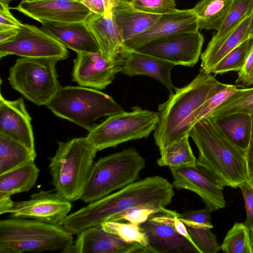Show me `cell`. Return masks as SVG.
Wrapping results in <instances>:
<instances>
[{
    "label": "cell",
    "instance_id": "obj_1",
    "mask_svg": "<svg viewBox=\"0 0 253 253\" xmlns=\"http://www.w3.org/2000/svg\"><path fill=\"white\" fill-rule=\"evenodd\" d=\"M173 188V184L163 177H146L68 214L62 226L73 235H77L135 206L151 207L165 211V207L174 195Z\"/></svg>",
    "mask_w": 253,
    "mask_h": 253
},
{
    "label": "cell",
    "instance_id": "obj_2",
    "mask_svg": "<svg viewBox=\"0 0 253 253\" xmlns=\"http://www.w3.org/2000/svg\"><path fill=\"white\" fill-rule=\"evenodd\" d=\"M229 85L200 69L190 83L175 87L167 100L158 107L159 119L153 135L159 150L189 135L204 104Z\"/></svg>",
    "mask_w": 253,
    "mask_h": 253
},
{
    "label": "cell",
    "instance_id": "obj_3",
    "mask_svg": "<svg viewBox=\"0 0 253 253\" xmlns=\"http://www.w3.org/2000/svg\"><path fill=\"white\" fill-rule=\"evenodd\" d=\"M189 137L198 150L197 165L221 185L236 188L248 181L245 150L224 133L213 118L208 117L196 123Z\"/></svg>",
    "mask_w": 253,
    "mask_h": 253
},
{
    "label": "cell",
    "instance_id": "obj_4",
    "mask_svg": "<svg viewBox=\"0 0 253 253\" xmlns=\"http://www.w3.org/2000/svg\"><path fill=\"white\" fill-rule=\"evenodd\" d=\"M55 155L49 158V171L55 191L66 199H80L98 150L86 137L58 142Z\"/></svg>",
    "mask_w": 253,
    "mask_h": 253
},
{
    "label": "cell",
    "instance_id": "obj_5",
    "mask_svg": "<svg viewBox=\"0 0 253 253\" xmlns=\"http://www.w3.org/2000/svg\"><path fill=\"white\" fill-rule=\"evenodd\" d=\"M73 243V234L63 226L28 218L0 221V253L52 252Z\"/></svg>",
    "mask_w": 253,
    "mask_h": 253
},
{
    "label": "cell",
    "instance_id": "obj_6",
    "mask_svg": "<svg viewBox=\"0 0 253 253\" xmlns=\"http://www.w3.org/2000/svg\"><path fill=\"white\" fill-rule=\"evenodd\" d=\"M46 106L56 116L88 131L97 119L124 111L108 94L81 86H61Z\"/></svg>",
    "mask_w": 253,
    "mask_h": 253
},
{
    "label": "cell",
    "instance_id": "obj_7",
    "mask_svg": "<svg viewBox=\"0 0 253 253\" xmlns=\"http://www.w3.org/2000/svg\"><path fill=\"white\" fill-rule=\"evenodd\" d=\"M145 160L130 147L94 162L81 200L89 203L137 181Z\"/></svg>",
    "mask_w": 253,
    "mask_h": 253
},
{
    "label": "cell",
    "instance_id": "obj_8",
    "mask_svg": "<svg viewBox=\"0 0 253 253\" xmlns=\"http://www.w3.org/2000/svg\"><path fill=\"white\" fill-rule=\"evenodd\" d=\"M158 112L135 106L130 112L123 111L108 116L99 124H94L86 136L98 151L116 147L131 140L147 137L158 122Z\"/></svg>",
    "mask_w": 253,
    "mask_h": 253
},
{
    "label": "cell",
    "instance_id": "obj_9",
    "mask_svg": "<svg viewBox=\"0 0 253 253\" xmlns=\"http://www.w3.org/2000/svg\"><path fill=\"white\" fill-rule=\"evenodd\" d=\"M56 58H18L9 69L11 87L38 106L46 105L61 86L56 70Z\"/></svg>",
    "mask_w": 253,
    "mask_h": 253
},
{
    "label": "cell",
    "instance_id": "obj_10",
    "mask_svg": "<svg viewBox=\"0 0 253 253\" xmlns=\"http://www.w3.org/2000/svg\"><path fill=\"white\" fill-rule=\"evenodd\" d=\"M67 48L41 28L23 24L10 40L0 43V58L15 55L28 58H56L65 60L69 56Z\"/></svg>",
    "mask_w": 253,
    "mask_h": 253
},
{
    "label": "cell",
    "instance_id": "obj_11",
    "mask_svg": "<svg viewBox=\"0 0 253 253\" xmlns=\"http://www.w3.org/2000/svg\"><path fill=\"white\" fill-rule=\"evenodd\" d=\"M204 42L199 30L160 38L132 50L153 56L175 65L193 67L199 61Z\"/></svg>",
    "mask_w": 253,
    "mask_h": 253
},
{
    "label": "cell",
    "instance_id": "obj_12",
    "mask_svg": "<svg viewBox=\"0 0 253 253\" xmlns=\"http://www.w3.org/2000/svg\"><path fill=\"white\" fill-rule=\"evenodd\" d=\"M72 207L71 201L56 191L41 190L28 200L14 202L8 213L10 217L32 219L62 226Z\"/></svg>",
    "mask_w": 253,
    "mask_h": 253
},
{
    "label": "cell",
    "instance_id": "obj_13",
    "mask_svg": "<svg viewBox=\"0 0 253 253\" xmlns=\"http://www.w3.org/2000/svg\"><path fill=\"white\" fill-rule=\"evenodd\" d=\"M169 169L174 187L195 193L211 211L225 207L224 187L203 168L196 165Z\"/></svg>",
    "mask_w": 253,
    "mask_h": 253
},
{
    "label": "cell",
    "instance_id": "obj_14",
    "mask_svg": "<svg viewBox=\"0 0 253 253\" xmlns=\"http://www.w3.org/2000/svg\"><path fill=\"white\" fill-rule=\"evenodd\" d=\"M16 10L41 23L49 21L59 23L85 22L90 10L75 0H22Z\"/></svg>",
    "mask_w": 253,
    "mask_h": 253
},
{
    "label": "cell",
    "instance_id": "obj_15",
    "mask_svg": "<svg viewBox=\"0 0 253 253\" xmlns=\"http://www.w3.org/2000/svg\"><path fill=\"white\" fill-rule=\"evenodd\" d=\"M64 253H155L149 246L127 243L115 238L101 224L89 227L77 235L73 244L61 251Z\"/></svg>",
    "mask_w": 253,
    "mask_h": 253
},
{
    "label": "cell",
    "instance_id": "obj_16",
    "mask_svg": "<svg viewBox=\"0 0 253 253\" xmlns=\"http://www.w3.org/2000/svg\"><path fill=\"white\" fill-rule=\"evenodd\" d=\"M170 210L151 214L140 225L155 253H201L194 244L178 233L169 217Z\"/></svg>",
    "mask_w": 253,
    "mask_h": 253
},
{
    "label": "cell",
    "instance_id": "obj_17",
    "mask_svg": "<svg viewBox=\"0 0 253 253\" xmlns=\"http://www.w3.org/2000/svg\"><path fill=\"white\" fill-rule=\"evenodd\" d=\"M73 63V81L79 86L97 90L104 89L110 84L123 65L106 60L100 52L77 53Z\"/></svg>",
    "mask_w": 253,
    "mask_h": 253
},
{
    "label": "cell",
    "instance_id": "obj_18",
    "mask_svg": "<svg viewBox=\"0 0 253 253\" xmlns=\"http://www.w3.org/2000/svg\"><path fill=\"white\" fill-rule=\"evenodd\" d=\"M199 30L198 18L192 8L179 10L161 15L148 29L125 41L126 49L133 50L148 42L176 33Z\"/></svg>",
    "mask_w": 253,
    "mask_h": 253
},
{
    "label": "cell",
    "instance_id": "obj_19",
    "mask_svg": "<svg viewBox=\"0 0 253 253\" xmlns=\"http://www.w3.org/2000/svg\"><path fill=\"white\" fill-rule=\"evenodd\" d=\"M32 119L23 99H5L0 95V133L21 142L31 151L36 152Z\"/></svg>",
    "mask_w": 253,
    "mask_h": 253
},
{
    "label": "cell",
    "instance_id": "obj_20",
    "mask_svg": "<svg viewBox=\"0 0 253 253\" xmlns=\"http://www.w3.org/2000/svg\"><path fill=\"white\" fill-rule=\"evenodd\" d=\"M85 23L96 39L103 57L109 61L124 63L129 50L125 46L111 14L105 16L91 12Z\"/></svg>",
    "mask_w": 253,
    "mask_h": 253
},
{
    "label": "cell",
    "instance_id": "obj_21",
    "mask_svg": "<svg viewBox=\"0 0 253 253\" xmlns=\"http://www.w3.org/2000/svg\"><path fill=\"white\" fill-rule=\"evenodd\" d=\"M42 24V30L77 53L100 52L96 39L85 22L59 23L46 21Z\"/></svg>",
    "mask_w": 253,
    "mask_h": 253
},
{
    "label": "cell",
    "instance_id": "obj_22",
    "mask_svg": "<svg viewBox=\"0 0 253 253\" xmlns=\"http://www.w3.org/2000/svg\"><path fill=\"white\" fill-rule=\"evenodd\" d=\"M174 64L159 58L129 50L120 73L128 77L144 75L154 78L173 93L175 87L171 78Z\"/></svg>",
    "mask_w": 253,
    "mask_h": 253
},
{
    "label": "cell",
    "instance_id": "obj_23",
    "mask_svg": "<svg viewBox=\"0 0 253 253\" xmlns=\"http://www.w3.org/2000/svg\"><path fill=\"white\" fill-rule=\"evenodd\" d=\"M111 15L124 42L146 30L161 16L138 11L122 0H114Z\"/></svg>",
    "mask_w": 253,
    "mask_h": 253
},
{
    "label": "cell",
    "instance_id": "obj_24",
    "mask_svg": "<svg viewBox=\"0 0 253 253\" xmlns=\"http://www.w3.org/2000/svg\"><path fill=\"white\" fill-rule=\"evenodd\" d=\"M250 21V16L224 40L215 43H208L200 56L201 69L206 73L211 74L217 64L227 54L250 38L249 34Z\"/></svg>",
    "mask_w": 253,
    "mask_h": 253
},
{
    "label": "cell",
    "instance_id": "obj_25",
    "mask_svg": "<svg viewBox=\"0 0 253 253\" xmlns=\"http://www.w3.org/2000/svg\"><path fill=\"white\" fill-rule=\"evenodd\" d=\"M40 171L33 161L0 175V194L11 196L30 191L36 184Z\"/></svg>",
    "mask_w": 253,
    "mask_h": 253
},
{
    "label": "cell",
    "instance_id": "obj_26",
    "mask_svg": "<svg viewBox=\"0 0 253 253\" xmlns=\"http://www.w3.org/2000/svg\"><path fill=\"white\" fill-rule=\"evenodd\" d=\"M36 157V152L31 151L16 140L0 133V175L35 161Z\"/></svg>",
    "mask_w": 253,
    "mask_h": 253
},
{
    "label": "cell",
    "instance_id": "obj_27",
    "mask_svg": "<svg viewBox=\"0 0 253 253\" xmlns=\"http://www.w3.org/2000/svg\"><path fill=\"white\" fill-rule=\"evenodd\" d=\"M233 0H201L192 8L200 30L218 31L223 23Z\"/></svg>",
    "mask_w": 253,
    "mask_h": 253
},
{
    "label": "cell",
    "instance_id": "obj_28",
    "mask_svg": "<svg viewBox=\"0 0 253 253\" xmlns=\"http://www.w3.org/2000/svg\"><path fill=\"white\" fill-rule=\"evenodd\" d=\"M214 119L224 133L246 151L249 146L251 133V114L238 113Z\"/></svg>",
    "mask_w": 253,
    "mask_h": 253
},
{
    "label": "cell",
    "instance_id": "obj_29",
    "mask_svg": "<svg viewBox=\"0 0 253 253\" xmlns=\"http://www.w3.org/2000/svg\"><path fill=\"white\" fill-rule=\"evenodd\" d=\"M189 135H186L180 140L160 151V157L157 160L160 167L170 168L195 166L197 158L191 148Z\"/></svg>",
    "mask_w": 253,
    "mask_h": 253
},
{
    "label": "cell",
    "instance_id": "obj_30",
    "mask_svg": "<svg viewBox=\"0 0 253 253\" xmlns=\"http://www.w3.org/2000/svg\"><path fill=\"white\" fill-rule=\"evenodd\" d=\"M253 0H233L220 29L208 43L213 44L224 40L251 14Z\"/></svg>",
    "mask_w": 253,
    "mask_h": 253
},
{
    "label": "cell",
    "instance_id": "obj_31",
    "mask_svg": "<svg viewBox=\"0 0 253 253\" xmlns=\"http://www.w3.org/2000/svg\"><path fill=\"white\" fill-rule=\"evenodd\" d=\"M253 111V87L237 88L209 117L217 119L238 113L251 114Z\"/></svg>",
    "mask_w": 253,
    "mask_h": 253
},
{
    "label": "cell",
    "instance_id": "obj_32",
    "mask_svg": "<svg viewBox=\"0 0 253 253\" xmlns=\"http://www.w3.org/2000/svg\"><path fill=\"white\" fill-rule=\"evenodd\" d=\"M103 230L117 239L127 243H138L143 247L149 246V239L140 225L131 222L107 220L101 223Z\"/></svg>",
    "mask_w": 253,
    "mask_h": 253
},
{
    "label": "cell",
    "instance_id": "obj_33",
    "mask_svg": "<svg viewBox=\"0 0 253 253\" xmlns=\"http://www.w3.org/2000/svg\"><path fill=\"white\" fill-rule=\"evenodd\" d=\"M220 250L226 253H253L250 230L245 223H235L227 232Z\"/></svg>",
    "mask_w": 253,
    "mask_h": 253
},
{
    "label": "cell",
    "instance_id": "obj_34",
    "mask_svg": "<svg viewBox=\"0 0 253 253\" xmlns=\"http://www.w3.org/2000/svg\"><path fill=\"white\" fill-rule=\"evenodd\" d=\"M253 44L252 38L241 43L217 64L212 73L216 75L230 71H240L246 61Z\"/></svg>",
    "mask_w": 253,
    "mask_h": 253
},
{
    "label": "cell",
    "instance_id": "obj_35",
    "mask_svg": "<svg viewBox=\"0 0 253 253\" xmlns=\"http://www.w3.org/2000/svg\"><path fill=\"white\" fill-rule=\"evenodd\" d=\"M186 226L193 243L201 253H216L220 250L216 236L210 228Z\"/></svg>",
    "mask_w": 253,
    "mask_h": 253
},
{
    "label": "cell",
    "instance_id": "obj_36",
    "mask_svg": "<svg viewBox=\"0 0 253 253\" xmlns=\"http://www.w3.org/2000/svg\"><path fill=\"white\" fill-rule=\"evenodd\" d=\"M135 9L147 13L163 15L175 11V0H131Z\"/></svg>",
    "mask_w": 253,
    "mask_h": 253
},
{
    "label": "cell",
    "instance_id": "obj_37",
    "mask_svg": "<svg viewBox=\"0 0 253 253\" xmlns=\"http://www.w3.org/2000/svg\"><path fill=\"white\" fill-rule=\"evenodd\" d=\"M163 212L164 211L153 208L135 206L113 215L108 220H126L140 225L145 222L151 214Z\"/></svg>",
    "mask_w": 253,
    "mask_h": 253
},
{
    "label": "cell",
    "instance_id": "obj_38",
    "mask_svg": "<svg viewBox=\"0 0 253 253\" xmlns=\"http://www.w3.org/2000/svg\"><path fill=\"white\" fill-rule=\"evenodd\" d=\"M208 208L198 210H189L179 213L178 217L187 226L194 228H212L211 213Z\"/></svg>",
    "mask_w": 253,
    "mask_h": 253
},
{
    "label": "cell",
    "instance_id": "obj_39",
    "mask_svg": "<svg viewBox=\"0 0 253 253\" xmlns=\"http://www.w3.org/2000/svg\"><path fill=\"white\" fill-rule=\"evenodd\" d=\"M237 87L236 85L230 84L229 86L211 97L202 107L196 123L209 117L217 108L235 92L238 88Z\"/></svg>",
    "mask_w": 253,
    "mask_h": 253
},
{
    "label": "cell",
    "instance_id": "obj_40",
    "mask_svg": "<svg viewBox=\"0 0 253 253\" xmlns=\"http://www.w3.org/2000/svg\"><path fill=\"white\" fill-rule=\"evenodd\" d=\"M235 83L237 86L242 87L253 85V44L244 66L238 72Z\"/></svg>",
    "mask_w": 253,
    "mask_h": 253
},
{
    "label": "cell",
    "instance_id": "obj_41",
    "mask_svg": "<svg viewBox=\"0 0 253 253\" xmlns=\"http://www.w3.org/2000/svg\"><path fill=\"white\" fill-rule=\"evenodd\" d=\"M239 188L242 192L247 213L244 223L251 230L253 229V187L247 181L242 183Z\"/></svg>",
    "mask_w": 253,
    "mask_h": 253
},
{
    "label": "cell",
    "instance_id": "obj_42",
    "mask_svg": "<svg viewBox=\"0 0 253 253\" xmlns=\"http://www.w3.org/2000/svg\"><path fill=\"white\" fill-rule=\"evenodd\" d=\"M8 5L0 2V31L19 29L23 23L14 17Z\"/></svg>",
    "mask_w": 253,
    "mask_h": 253
},
{
    "label": "cell",
    "instance_id": "obj_43",
    "mask_svg": "<svg viewBox=\"0 0 253 253\" xmlns=\"http://www.w3.org/2000/svg\"><path fill=\"white\" fill-rule=\"evenodd\" d=\"M252 118V129L249 146L246 150L248 172V182L253 187V111L250 114Z\"/></svg>",
    "mask_w": 253,
    "mask_h": 253
},
{
    "label": "cell",
    "instance_id": "obj_44",
    "mask_svg": "<svg viewBox=\"0 0 253 253\" xmlns=\"http://www.w3.org/2000/svg\"><path fill=\"white\" fill-rule=\"evenodd\" d=\"M80 2L92 13L105 15V7L104 0H81Z\"/></svg>",
    "mask_w": 253,
    "mask_h": 253
},
{
    "label": "cell",
    "instance_id": "obj_45",
    "mask_svg": "<svg viewBox=\"0 0 253 253\" xmlns=\"http://www.w3.org/2000/svg\"><path fill=\"white\" fill-rule=\"evenodd\" d=\"M13 203L10 196L0 194V214L8 213Z\"/></svg>",
    "mask_w": 253,
    "mask_h": 253
},
{
    "label": "cell",
    "instance_id": "obj_46",
    "mask_svg": "<svg viewBox=\"0 0 253 253\" xmlns=\"http://www.w3.org/2000/svg\"><path fill=\"white\" fill-rule=\"evenodd\" d=\"M19 29H8L0 31V43L6 42L18 33Z\"/></svg>",
    "mask_w": 253,
    "mask_h": 253
},
{
    "label": "cell",
    "instance_id": "obj_47",
    "mask_svg": "<svg viewBox=\"0 0 253 253\" xmlns=\"http://www.w3.org/2000/svg\"><path fill=\"white\" fill-rule=\"evenodd\" d=\"M105 7V13L104 16H108L111 14V10L114 0H104Z\"/></svg>",
    "mask_w": 253,
    "mask_h": 253
},
{
    "label": "cell",
    "instance_id": "obj_48",
    "mask_svg": "<svg viewBox=\"0 0 253 253\" xmlns=\"http://www.w3.org/2000/svg\"><path fill=\"white\" fill-rule=\"evenodd\" d=\"M249 34L250 38H253V9L250 15V21L249 27Z\"/></svg>",
    "mask_w": 253,
    "mask_h": 253
},
{
    "label": "cell",
    "instance_id": "obj_49",
    "mask_svg": "<svg viewBox=\"0 0 253 253\" xmlns=\"http://www.w3.org/2000/svg\"><path fill=\"white\" fill-rule=\"evenodd\" d=\"M250 238L253 253V229L250 230Z\"/></svg>",
    "mask_w": 253,
    "mask_h": 253
},
{
    "label": "cell",
    "instance_id": "obj_50",
    "mask_svg": "<svg viewBox=\"0 0 253 253\" xmlns=\"http://www.w3.org/2000/svg\"><path fill=\"white\" fill-rule=\"evenodd\" d=\"M14 0H0V2L6 5H8L9 3Z\"/></svg>",
    "mask_w": 253,
    "mask_h": 253
},
{
    "label": "cell",
    "instance_id": "obj_51",
    "mask_svg": "<svg viewBox=\"0 0 253 253\" xmlns=\"http://www.w3.org/2000/svg\"><path fill=\"white\" fill-rule=\"evenodd\" d=\"M122 0L130 2L131 0Z\"/></svg>",
    "mask_w": 253,
    "mask_h": 253
},
{
    "label": "cell",
    "instance_id": "obj_52",
    "mask_svg": "<svg viewBox=\"0 0 253 253\" xmlns=\"http://www.w3.org/2000/svg\"></svg>",
    "mask_w": 253,
    "mask_h": 253
},
{
    "label": "cell",
    "instance_id": "obj_53",
    "mask_svg": "<svg viewBox=\"0 0 253 253\" xmlns=\"http://www.w3.org/2000/svg\"><path fill=\"white\" fill-rule=\"evenodd\" d=\"M77 0V1H80L81 0Z\"/></svg>",
    "mask_w": 253,
    "mask_h": 253
}]
</instances>
